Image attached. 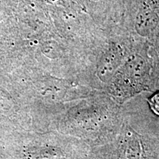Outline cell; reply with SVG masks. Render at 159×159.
Returning <instances> with one entry per match:
<instances>
[{"label": "cell", "mask_w": 159, "mask_h": 159, "mask_svg": "<svg viewBox=\"0 0 159 159\" xmlns=\"http://www.w3.org/2000/svg\"><path fill=\"white\" fill-rule=\"evenodd\" d=\"M159 23L158 13L150 8L143 9L137 15L135 28L142 36H149L156 31Z\"/></svg>", "instance_id": "6da1fadb"}, {"label": "cell", "mask_w": 159, "mask_h": 159, "mask_svg": "<svg viewBox=\"0 0 159 159\" xmlns=\"http://www.w3.org/2000/svg\"><path fill=\"white\" fill-rule=\"evenodd\" d=\"M122 50L119 46L113 44L101 60L99 71L102 73L107 69H114L121 59Z\"/></svg>", "instance_id": "7a4b0ae2"}, {"label": "cell", "mask_w": 159, "mask_h": 159, "mask_svg": "<svg viewBox=\"0 0 159 159\" xmlns=\"http://www.w3.org/2000/svg\"><path fill=\"white\" fill-rule=\"evenodd\" d=\"M150 108L152 112L157 116H159V92H157L152 95L150 99H148Z\"/></svg>", "instance_id": "3957f363"}, {"label": "cell", "mask_w": 159, "mask_h": 159, "mask_svg": "<svg viewBox=\"0 0 159 159\" xmlns=\"http://www.w3.org/2000/svg\"><path fill=\"white\" fill-rule=\"evenodd\" d=\"M156 43H157V47L159 48V33L158 35H157V38H156Z\"/></svg>", "instance_id": "277c9868"}]
</instances>
